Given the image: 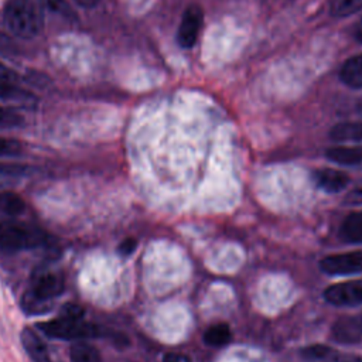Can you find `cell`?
Segmentation results:
<instances>
[{"mask_svg":"<svg viewBox=\"0 0 362 362\" xmlns=\"http://www.w3.org/2000/svg\"><path fill=\"white\" fill-rule=\"evenodd\" d=\"M7 28L17 37L33 38L44 24L42 13L34 0H8L3 10Z\"/></svg>","mask_w":362,"mask_h":362,"instance_id":"cell-1","label":"cell"},{"mask_svg":"<svg viewBox=\"0 0 362 362\" xmlns=\"http://www.w3.org/2000/svg\"><path fill=\"white\" fill-rule=\"evenodd\" d=\"M47 235L34 226L14 222H0V253L14 255L21 250L44 246Z\"/></svg>","mask_w":362,"mask_h":362,"instance_id":"cell-2","label":"cell"},{"mask_svg":"<svg viewBox=\"0 0 362 362\" xmlns=\"http://www.w3.org/2000/svg\"><path fill=\"white\" fill-rule=\"evenodd\" d=\"M38 328L48 337L57 339H86L102 335V329L96 325L86 324L82 320H72L66 317H59L45 322H40Z\"/></svg>","mask_w":362,"mask_h":362,"instance_id":"cell-3","label":"cell"},{"mask_svg":"<svg viewBox=\"0 0 362 362\" xmlns=\"http://www.w3.org/2000/svg\"><path fill=\"white\" fill-rule=\"evenodd\" d=\"M320 269L329 276H351L362 273V250L338 253L324 257Z\"/></svg>","mask_w":362,"mask_h":362,"instance_id":"cell-4","label":"cell"},{"mask_svg":"<svg viewBox=\"0 0 362 362\" xmlns=\"http://www.w3.org/2000/svg\"><path fill=\"white\" fill-rule=\"evenodd\" d=\"M324 298L337 307H356L362 304V279L332 284L325 288Z\"/></svg>","mask_w":362,"mask_h":362,"instance_id":"cell-5","label":"cell"},{"mask_svg":"<svg viewBox=\"0 0 362 362\" xmlns=\"http://www.w3.org/2000/svg\"><path fill=\"white\" fill-rule=\"evenodd\" d=\"M204 23V13L198 4H189L181 17L177 31V42L181 48H192L198 40Z\"/></svg>","mask_w":362,"mask_h":362,"instance_id":"cell-6","label":"cell"},{"mask_svg":"<svg viewBox=\"0 0 362 362\" xmlns=\"http://www.w3.org/2000/svg\"><path fill=\"white\" fill-rule=\"evenodd\" d=\"M18 79V75L13 69L0 64V99L21 106H33L35 100L34 95L21 89Z\"/></svg>","mask_w":362,"mask_h":362,"instance_id":"cell-7","label":"cell"},{"mask_svg":"<svg viewBox=\"0 0 362 362\" xmlns=\"http://www.w3.org/2000/svg\"><path fill=\"white\" fill-rule=\"evenodd\" d=\"M331 337L338 344L354 345L362 342V311L339 317L331 328Z\"/></svg>","mask_w":362,"mask_h":362,"instance_id":"cell-8","label":"cell"},{"mask_svg":"<svg viewBox=\"0 0 362 362\" xmlns=\"http://www.w3.org/2000/svg\"><path fill=\"white\" fill-rule=\"evenodd\" d=\"M31 288L44 297L55 298L64 293L65 280L58 272L41 269L33 274Z\"/></svg>","mask_w":362,"mask_h":362,"instance_id":"cell-9","label":"cell"},{"mask_svg":"<svg viewBox=\"0 0 362 362\" xmlns=\"http://www.w3.org/2000/svg\"><path fill=\"white\" fill-rule=\"evenodd\" d=\"M313 181L317 188L322 189L327 194H338L344 191L349 184V175L344 171L334 168H320L314 171Z\"/></svg>","mask_w":362,"mask_h":362,"instance_id":"cell-10","label":"cell"},{"mask_svg":"<svg viewBox=\"0 0 362 362\" xmlns=\"http://www.w3.org/2000/svg\"><path fill=\"white\" fill-rule=\"evenodd\" d=\"M20 339L33 362H52L45 342L33 328H24L21 331Z\"/></svg>","mask_w":362,"mask_h":362,"instance_id":"cell-11","label":"cell"},{"mask_svg":"<svg viewBox=\"0 0 362 362\" xmlns=\"http://www.w3.org/2000/svg\"><path fill=\"white\" fill-rule=\"evenodd\" d=\"M20 307L27 315H42L54 308V298L44 297L30 288L21 296Z\"/></svg>","mask_w":362,"mask_h":362,"instance_id":"cell-12","label":"cell"},{"mask_svg":"<svg viewBox=\"0 0 362 362\" xmlns=\"http://www.w3.org/2000/svg\"><path fill=\"white\" fill-rule=\"evenodd\" d=\"M325 157L341 165L362 164V146H335L325 151Z\"/></svg>","mask_w":362,"mask_h":362,"instance_id":"cell-13","label":"cell"},{"mask_svg":"<svg viewBox=\"0 0 362 362\" xmlns=\"http://www.w3.org/2000/svg\"><path fill=\"white\" fill-rule=\"evenodd\" d=\"M341 81L354 89L362 88V52L346 59L339 71Z\"/></svg>","mask_w":362,"mask_h":362,"instance_id":"cell-14","label":"cell"},{"mask_svg":"<svg viewBox=\"0 0 362 362\" xmlns=\"http://www.w3.org/2000/svg\"><path fill=\"white\" fill-rule=\"evenodd\" d=\"M339 238L345 243H362V211L351 212L342 221Z\"/></svg>","mask_w":362,"mask_h":362,"instance_id":"cell-15","label":"cell"},{"mask_svg":"<svg viewBox=\"0 0 362 362\" xmlns=\"http://www.w3.org/2000/svg\"><path fill=\"white\" fill-rule=\"evenodd\" d=\"M334 141H362V122H342L329 130Z\"/></svg>","mask_w":362,"mask_h":362,"instance_id":"cell-16","label":"cell"},{"mask_svg":"<svg viewBox=\"0 0 362 362\" xmlns=\"http://www.w3.org/2000/svg\"><path fill=\"white\" fill-rule=\"evenodd\" d=\"M232 339V331L228 324H215L205 329L204 332V342L209 346H225Z\"/></svg>","mask_w":362,"mask_h":362,"instance_id":"cell-17","label":"cell"},{"mask_svg":"<svg viewBox=\"0 0 362 362\" xmlns=\"http://www.w3.org/2000/svg\"><path fill=\"white\" fill-rule=\"evenodd\" d=\"M25 202L24 199L13 192V191H3L0 192V212L7 216H18L24 212Z\"/></svg>","mask_w":362,"mask_h":362,"instance_id":"cell-18","label":"cell"},{"mask_svg":"<svg viewBox=\"0 0 362 362\" xmlns=\"http://www.w3.org/2000/svg\"><path fill=\"white\" fill-rule=\"evenodd\" d=\"M69 356L71 362H100V352L86 342L72 345L69 349Z\"/></svg>","mask_w":362,"mask_h":362,"instance_id":"cell-19","label":"cell"},{"mask_svg":"<svg viewBox=\"0 0 362 362\" xmlns=\"http://www.w3.org/2000/svg\"><path fill=\"white\" fill-rule=\"evenodd\" d=\"M362 10V0H329V11L335 17H349Z\"/></svg>","mask_w":362,"mask_h":362,"instance_id":"cell-20","label":"cell"},{"mask_svg":"<svg viewBox=\"0 0 362 362\" xmlns=\"http://www.w3.org/2000/svg\"><path fill=\"white\" fill-rule=\"evenodd\" d=\"M24 124V117L14 109L0 105V129H16Z\"/></svg>","mask_w":362,"mask_h":362,"instance_id":"cell-21","label":"cell"},{"mask_svg":"<svg viewBox=\"0 0 362 362\" xmlns=\"http://www.w3.org/2000/svg\"><path fill=\"white\" fill-rule=\"evenodd\" d=\"M331 354H334L332 348L327 346V345H321V344H314V345H308L305 348L301 349V355L305 359H311V361H317V359H325L328 358Z\"/></svg>","mask_w":362,"mask_h":362,"instance_id":"cell-22","label":"cell"},{"mask_svg":"<svg viewBox=\"0 0 362 362\" xmlns=\"http://www.w3.org/2000/svg\"><path fill=\"white\" fill-rule=\"evenodd\" d=\"M28 171V167L16 163H0V178L23 177Z\"/></svg>","mask_w":362,"mask_h":362,"instance_id":"cell-23","label":"cell"},{"mask_svg":"<svg viewBox=\"0 0 362 362\" xmlns=\"http://www.w3.org/2000/svg\"><path fill=\"white\" fill-rule=\"evenodd\" d=\"M41 3L51 13L61 14V16H65V17H69V16L74 14L69 4L65 0H41Z\"/></svg>","mask_w":362,"mask_h":362,"instance_id":"cell-24","label":"cell"},{"mask_svg":"<svg viewBox=\"0 0 362 362\" xmlns=\"http://www.w3.org/2000/svg\"><path fill=\"white\" fill-rule=\"evenodd\" d=\"M344 204L348 206H362V178L345 194Z\"/></svg>","mask_w":362,"mask_h":362,"instance_id":"cell-25","label":"cell"},{"mask_svg":"<svg viewBox=\"0 0 362 362\" xmlns=\"http://www.w3.org/2000/svg\"><path fill=\"white\" fill-rule=\"evenodd\" d=\"M21 151V144L14 139L0 137V157L17 156Z\"/></svg>","mask_w":362,"mask_h":362,"instance_id":"cell-26","label":"cell"},{"mask_svg":"<svg viewBox=\"0 0 362 362\" xmlns=\"http://www.w3.org/2000/svg\"><path fill=\"white\" fill-rule=\"evenodd\" d=\"M61 317L72 318V320H81L83 317V308L78 304L68 303L61 307Z\"/></svg>","mask_w":362,"mask_h":362,"instance_id":"cell-27","label":"cell"},{"mask_svg":"<svg viewBox=\"0 0 362 362\" xmlns=\"http://www.w3.org/2000/svg\"><path fill=\"white\" fill-rule=\"evenodd\" d=\"M137 247V240L134 238H126L124 240H122V243L117 247V252L122 256H129L132 255Z\"/></svg>","mask_w":362,"mask_h":362,"instance_id":"cell-28","label":"cell"},{"mask_svg":"<svg viewBox=\"0 0 362 362\" xmlns=\"http://www.w3.org/2000/svg\"><path fill=\"white\" fill-rule=\"evenodd\" d=\"M163 362H191L189 356L181 352H167L163 358Z\"/></svg>","mask_w":362,"mask_h":362,"instance_id":"cell-29","label":"cell"},{"mask_svg":"<svg viewBox=\"0 0 362 362\" xmlns=\"http://www.w3.org/2000/svg\"><path fill=\"white\" fill-rule=\"evenodd\" d=\"M335 362H362V356L355 354H344L337 356Z\"/></svg>","mask_w":362,"mask_h":362,"instance_id":"cell-30","label":"cell"},{"mask_svg":"<svg viewBox=\"0 0 362 362\" xmlns=\"http://www.w3.org/2000/svg\"><path fill=\"white\" fill-rule=\"evenodd\" d=\"M352 35L358 42H362V17L354 24L352 27Z\"/></svg>","mask_w":362,"mask_h":362,"instance_id":"cell-31","label":"cell"},{"mask_svg":"<svg viewBox=\"0 0 362 362\" xmlns=\"http://www.w3.org/2000/svg\"><path fill=\"white\" fill-rule=\"evenodd\" d=\"M76 4H79L81 7H85V8H90V7H95L100 0H74Z\"/></svg>","mask_w":362,"mask_h":362,"instance_id":"cell-32","label":"cell"}]
</instances>
